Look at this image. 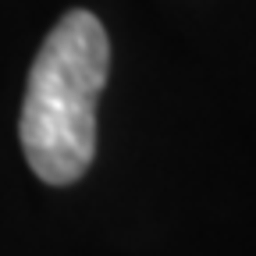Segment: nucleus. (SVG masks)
<instances>
[{
  "label": "nucleus",
  "instance_id": "obj_1",
  "mask_svg": "<svg viewBox=\"0 0 256 256\" xmlns=\"http://www.w3.org/2000/svg\"><path fill=\"white\" fill-rule=\"evenodd\" d=\"M110 72L100 18L68 11L43 40L22 104V150L46 185H72L96 156V100Z\"/></svg>",
  "mask_w": 256,
  "mask_h": 256
}]
</instances>
